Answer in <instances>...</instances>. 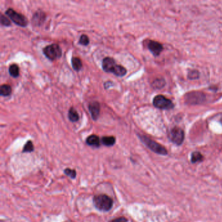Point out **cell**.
I'll return each instance as SVG.
<instances>
[{"label":"cell","mask_w":222,"mask_h":222,"mask_svg":"<svg viewBox=\"0 0 222 222\" xmlns=\"http://www.w3.org/2000/svg\"><path fill=\"white\" fill-rule=\"evenodd\" d=\"M93 203L95 207L100 211L107 212L112 209L114 205L112 199L106 195H98L94 197Z\"/></svg>","instance_id":"7a4b0ae2"},{"label":"cell","mask_w":222,"mask_h":222,"mask_svg":"<svg viewBox=\"0 0 222 222\" xmlns=\"http://www.w3.org/2000/svg\"><path fill=\"white\" fill-rule=\"evenodd\" d=\"M200 76V73L197 70H191L188 72V78L190 80L198 79Z\"/></svg>","instance_id":"ffe728a7"},{"label":"cell","mask_w":222,"mask_h":222,"mask_svg":"<svg viewBox=\"0 0 222 222\" xmlns=\"http://www.w3.org/2000/svg\"><path fill=\"white\" fill-rule=\"evenodd\" d=\"M45 18H46V14L43 11H36L33 16V19H32L33 24L35 25L39 26L43 24Z\"/></svg>","instance_id":"8fae6325"},{"label":"cell","mask_w":222,"mask_h":222,"mask_svg":"<svg viewBox=\"0 0 222 222\" xmlns=\"http://www.w3.org/2000/svg\"><path fill=\"white\" fill-rule=\"evenodd\" d=\"M165 84V81L164 78H156L152 83V87L155 89H161Z\"/></svg>","instance_id":"5bb4252c"},{"label":"cell","mask_w":222,"mask_h":222,"mask_svg":"<svg viewBox=\"0 0 222 222\" xmlns=\"http://www.w3.org/2000/svg\"><path fill=\"white\" fill-rule=\"evenodd\" d=\"M153 104L155 108L160 109L169 110L174 108V104L173 103V102L163 95L156 96L153 98Z\"/></svg>","instance_id":"5b68a950"},{"label":"cell","mask_w":222,"mask_h":222,"mask_svg":"<svg viewBox=\"0 0 222 222\" xmlns=\"http://www.w3.org/2000/svg\"><path fill=\"white\" fill-rule=\"evenodd\" d=\"M102 67L106 72H112L117 76L122 77L126 75V69L120 64H116L115 60L112 58H106L103 59Z\"/></svg>","instance_id":"6da1fadb"},{"label":"cell","mask_w":222,"mask_h":222,"mask_svg":"<svg viewBox=\"0 0 222 222\" xmlns=\"http://www.w3.org/2000/svg\"><path fill=\"white\" fill-rule=\"evenodd\" d=\"M203 159V156L201 153L198 151H195L191 153V161L192 163H196L198 162L202 161Z\"/></svg>","instance_id":"d6986e66"},{"label":"cell","mask_w":222,"mask_h":222,"mask_svg":"<svg viewBox=\"0 0 222 222\" xmlns=\"http://www.w3.org/2000/svg\"><path fill=\"white\" fill-rule=\"evenodd\" d=\"M89 43V39L86 35H82L79 40V44L83 46H87Z\"/></svg>","instance_id":"603a6c76"},{"label":"cell","mask_w":222,"mask_h":222,"mask_svg":"<svg viewBox=\"0 0 222 222\" xmlns=\"http://www.w3.org/2000/svg\"><path fill=\"white\" fill-rule=\"evenodd\" d=\"M206 100V95L202 92H191L185 96L186 103L191 105H198L204 103Z\"/></svg>","instance_id":"8992f818"},{"label":"cell","mask_w":222,"mask_h":222,"mask_svg":"<svg viewBox=\"0 0 222 222\" xmlns=\"http://www.w3.org/2000/svg\"><path fill=\"white\" fill-rule=\"evenodd\" d=\"M128 219L125 217H120L113 219L111 222H127Z\"/></svg>","instance_id":"d4e9b609"},{"label":"cell","mask_w":222,"mask_h":222,"mask_svg":"<svg viewBox=\"0 0 222 222\" xmlns=\"http://www.w3.org/2000/svg\"><path fill=\"white\" fill-rule=\"evenodd\" d=\"M64 173H65V175H67V176L70 177L71 179H75L76 177V171L75 169L67 168L64 169Z\"/></svg>","instance_id":"7402d4cb"},{"label":"cell","mask_w":222,"mask_h":222,"mask_svg":"<svg viewBox=\"0 0 222 222\" xmlns=\"http://www.w3.org/2000/svg\"><path fill=\"white\" fill-rule=\"evenodd\" d=\"M221 124H222V119H221Z\"/></svg>","instance_id":"484cf974"},{"label":"cell","mask_w":222,"mask_h":222,"mask_svg":"<svg viewBox=\"0 0 222 222\" xmlns=\"http://www.w3.org/2000/svg\"><path fill=\"white\" fill-rule=\"evenodd\" d=\"M5 14L14 24L18 25L21 27H25L27 26V24H28L27 19L23 14L17 13L16 11L13 10V8H8L5 12Z\"/></svg>","instance_id":"52a82bcc"},{"label":"cell","mask_w":222,"mask_h":222,"mask_svg":"<svg viewBox=\"0 0 222 222\" xmlns=\"http://www.w3.org/2000/svg\"><path fill=\"white\" fill-rule=\"evenodd\" d=\"M1 24L2 25L7 26V27L10 26L11 24V21L9 20L3 14L1 16Z\"/></svg>","instance_id":"cb8c5ba5"},{"label":"cell","mask_w":222,"mask_h":222,"mask_svg":"<svg viewBox=\"0 0 222 222\" xmlns=\"http://www.w3.org/2000/svg\"><path fill=\"white\" fill-rule=\"evenodd\" d=\"M169 139L175 145H180L184 140V132L180 128L175 126L170 130Z\"/></svg>","instance_id":"ba28073f"},{"label":"cell","mask_w":222,"mask_h":222,"mask_svg":"<svg viewBox=\"0 0 222 222\" xmlns=\"http://www.w3.org/2000/svg\"><path fill=\"white\" fill-rule=\"evenodd\" d=\"M72 65L75 70L79 71L82 67V62L79 58H72Z\"/></svg>","instance_id":"ac0fdd59"},{"label":"cell","mask_w":222,"mask_h":222,"mask_svg":"<svg viewBox=\"0 0 222 222\" xmlns=\"http://www.w3.org/2000/svg\"><path fill=\"white\" fill-rule=\"evenodd\" d=\"M86 143L88 145L95 147H98L100 145V139L96 135H91L89 136L86 140Z\"/></svg>","instance_id":"7c38bea8"},{"label":"cell","mask_w":222,"mask_h":222,"mask_svg":"<svg viewBox=\"0 0 222 222\" xmlns=\"http://www.w3.org/2000/svg\"><path fill=\"white\" fill-rule=\"evenodd\" d=\"M8 72L10 75L13 78H17L19 76L20 72H19V67L16 64H13L9 67Z\"/></svg>","instance_id":"e0dca14e"},{"label":"cell","mask_w":222,"mask_h":222,"mask_svg":"<svg viewBox=\"0 0 222 222\" xmlns=\"http://www.w3.org/2000/svg\"><path fill=\"white\" fill-rule=\"evenodd\" d=\"M148 48L150 50V52L154 55L155 57L158 56L161 53L162 50H164V47L161 43L154 41H150L148 43Z\"/></svg>","instance_id":"9c48e42d"},{"label":"cell","mask_w":222,"mask_h":222,"mask_svg":"<svg viewBox=\"0 0 222 222\" xmlns=\"http://www.w3.org/2000/svg\"><path fill=\"white\" fill-rule=\"evenodd\" d=\"M89 110L91 114L92 119L95 120V121L97 120L100 112V105L98 102L94 101L90 103L89 105Z\"/></svg>","instance_id":"30bf717a"},{"label":"cell","mask_w":222,"mask_h":222,"mask_svg":"<svg viewBox=\"0 0 222 222\" xmlns=\"http://www.w3.org/2000/svg\"><path fill=\"white\" fill-rule=\"evenodd\" d=\"M12 89L10 86L3 84L0 87V94L3 97H7L11 94Z\"/></svg>","instance_id":"2e32d148"},{"label":"cell","mask_w":222,"mask_h":222,"mask_svg":"<svg viewBox=\"0 0 222 222\" xmlns=\"http://www.w3.org/2000/svg\"><path fill=\"white\" fill-rule=\"evenodd\" d=\"M43 53L45 56L51 61L56 59L62 55L61 48L57 44H53L46 46L43 49Z\"/></svg>","instance_id":"277c9868"},{"label":"cell","mask_w":222,"mask_h":222,"mask_svg":"<svg viewBox=\"0 0 222 222\" xmlns=\"http://www.w3.org/2000/svg\"><path fill=\"white\" fill-rule=\"evenodd\" d=\"M34 150V146L31 141H28L24 147L23 152L24 153H31Z\"/></svg>","instance_id":"44dd1931"},{"label":"cell","mask_w":222,"mask_h":222,"mask_svg":"<svg viewBox=\"0 0 222 222\" xmlns=\"http://www.w3.org/2000/svg\"><path fill=\"white\" fill-rule=\"evenodd\" d=\"M140 140L148 147L149 149H151L154 153L162 154V155H166L168 154V151L166 150L165 148L163 147L162 145L153 141L151 138L145 136L143 135H139Z\"/></svg>","instance_id":"3957f363"},{"label":"cell","mask_w":222,"mask_h":222,"mask_svg":"<svg viewBox=\"0 0 222 222\" xmlns=\"http://www.w3.org/2000/svg\"><path fill=\"white\" fill-rule=\"evenodd\" d=\"M68 117H69V119L70 121L73 123L77 122L80 118L79 115H78V112H76V110L74 108H71L69 109Z\"/></svg>","instance_id":"4fadbf2b"},{"label":"cell","mask_w":222,"mask_h":222,"mask_svg":"<svg viewBox=\"0 0 222 222\" xmlns=\"http://www.w3.org/2000/svg\"><path fill=\"white\" fill-rule=\"evenodd\" d=\"M101 142L106 146H113L115 143V138L114 136H105L102 138Z\"/></svg>","instance_id":"9a60e30c"}]
</instances>
